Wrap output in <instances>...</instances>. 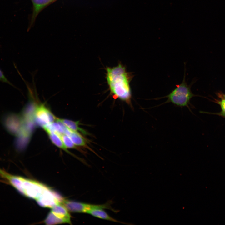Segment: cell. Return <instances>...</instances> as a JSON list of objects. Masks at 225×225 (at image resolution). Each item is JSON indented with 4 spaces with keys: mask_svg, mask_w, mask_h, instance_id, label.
<instances>
[{
    "mask_svg": "<svg viewBox=\"0 0 225 225\" xmlns=\"http://www.w3.org/2000/svg\"><path fill=\"white\" fill-rule=\"evenodd\" d=\"M0 81L8 83L15 88V87L8 80L5 76L3 72L0 68Z\"/></svg>",
    "mask_w": 225,
    "mask_h": 225,
    "instance_id": "obj_14",
    "label": "cell"
},
{
    "mask_svg": "<svg viewBox=\"0 0 225 225\" xmlns=\"http://www.w3.org/2000/svg\"><path fill=\"white\" fill-rule=\"evenodd\" d=\"M112 201H109L102 204H93L76 201L66 200L64 199L62 204L68 211L73 212L87 213L90 210L96 208L108 209L114 212L117 210L111 206Z\"/></svg>",
    "mask_w": 225,
    "mask_h": 225,
    "instance_id": "obj_3",
    "label": "cell"
},
{
    "mask_svg": "<svg viewBox=\"0 0 225 225\" xmlns=\"http://www.w3.org/2000/svg\"><path fill=\"white\" fill-rule=\"evenodd\" d=\"M184 70L183 78L181 83L176 85V87L168 94L162 97H157L151 99L159 100L164 98H167L165 102L158 105L153 106L152 108L158 107L166 103H171L175 106L183 108L186 107L192 113L191 109L194 107L191 103V99L195 97H202L193 94L191 90V87L195 82L196 80H193L190 84H188L186 81V62H184Z\"/></svg>",
    "mask_w": 225,
    "mask_h": 225,
    "instance_id": "obj_2",
    "label": "cell"
},
{
    "mask_svg": "<svg viewBox=\"0 0 225 225\" xmlns=\"http://www.w3.org/2000/svg\"><path fill=\"white\" fill-rule=\"evenodd\" d=\"M106 79L111 94L131 106V77L125 67L121 64L106 69Z\"/></svg>",
    "mask_w": 225,
    "mask_h": 225,
    "instance_id": "obj_1",
    "label": "cell"
},
{
    "mask_svg": "<svg viewBox=\"0 0 225 225\" xmlns=\"http://www.w3.org/2000/svg\"><path fill=\"white\" fill-rule=\"evenodd\" d=\"M32 5L31 24H33L41 12L49 4L57 0H30Z\"/></svg>",
    "mask_w": 225,
    "mask_h": 225,
    "instance_id": "obj_7",
    "label": "cell"
},
{
    "mask_svg": "<svg viewBox=\"0 0 225 225\" xmlns=\"http://www.w3.org/2000/svg\"><path fill=\"white\" fill-rule=\"evenodd\" d=\"M216 94L218 98H214L213 101L220 105L221 111L214 114L225 118V94L221 91L217 92Z\"/></svg>",
    "mask_w": 225,
    "mask_h": 225,
    "instance_id": "obj_12",
    "label": "cell"
},
{
    "mask_svg": "<svg viewBox=\"0 0 225 225\" xmlns=\"http://www.w3.org/2000/svg\"><path fill=\"white\" fill-rule=\"evenodd\" d=\"M87 213L99 218L106 220L110 221L119 223L122 224H128L122 222L113 218L111 217L102 208H96L89 211Z\"/></svg>",
    "mask_w": 225,
    "mask_h": 225,
    "instance_id": "obj_9",
    "label": "cell"
},
{
    "mask_svg": "<svg viewBox=\"0 0 225 225\" xmlns=\"http://www.w3.org/2000/svg\"><path fill=\"white\" fill-rule=\"evenodd\" d=\"M64 134L68 136L76 146L86 147L94 152L88 145L87 140L79 132L71 130L66 127Z\"/></svg>",
    "mask_w": 225,
    "mask_h": 225,
    "instance_id": "obj_8",
    "label": "cell"
},
{
    "mask_svg": "<svg viewBox=\"0 0 225 225\" xmlns=\"http://www.w3.org/2000/svg\"><path fill=\"white\" fill-rule=\"evenodd\" d=\"M56 121L62 123L71 130L78 132H80L84 135H89L90 134L86 131L79 127V121L75 122L68 119L57 118H56Z\"/></svg>",
    "mask_w": 225,
    "mask_h": 225,
    "instance_id": "obj_10",
    "label": "cell"
},
{
    "mask_svg": "<svg viewBox=\"0 0 225 225\" xmlns=\"http://www.w3.org/2000/svg\"><path fill=\"white\" fill-rule=\"evenodd\" d=\"M52 143L58 148L63 149L67 152L70 153L67 148L64 145L60 134L55 132L45 130Z\"/></svg>",
    "mask_w": 225,
    "mask_h": 225,
    "instance_id": "obj_11",
    "label": "cell"
},
{
    "mask_svg": "<svg viewBox=\"0 0 225 225\" xmlns=\"http://www.w3.org/2000/svg\"><path fill=\"white\" fill-rule=\"evenodd\" d=\"M60 136L64 145L67 148L79 149L68 136L64 134H60Z\"/></svg>",
    "mask_w": 225,
    "mask_h": 225,
    "instance_id": "obj_13",
    "label": "cell"
},
{
    "mask_svg": "<svg viewBox=\"0 0 225 225\" xmlns=\"http://www.w3.org/2000/svg\"><path fill=\"white\" fill-rule=\"evenodd\" d=\"M51 208V211L44 221L46 224L71 223L70 214L62 204L56 205Z\"/></svg>",
    "mask_w": 225,
    "mask_h": 225,
    "instance_id": "obj_4",
    "label": "cell"
},
{
    "mask_svg": "<svg viewBox=\"0 0 225 225\" xmlns=\"http://www.w3.org/2000/svg\"><path fill=\"white\" fill-rule=\"evenodd\" d=\"M64 200L60 195L49 188L36 201L42 207L51 208L56 205L62 203Z\"/></svg>",
    "mask_w": 225,
    "mask_h": 225,
    "instance_id": "obj_5",
    "label": "cell"
},
{
    "mask_svg": "<svg viewBox=\"0 0 225 225\" xmlns=\"http://www.w3.org/2000/svg\"><path fill=\"white\" fill-rule=\"evenodd\" d=\"M34 115L36 121L42 128L54 122L56 119V117L43 104L36 107Z\"/></svg>",
    "mask_w": 225,
    "mask_h": 225,
    "instance_id": "obj_6",
    "label": "cell"
}]
</instances>
